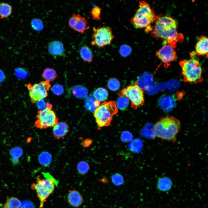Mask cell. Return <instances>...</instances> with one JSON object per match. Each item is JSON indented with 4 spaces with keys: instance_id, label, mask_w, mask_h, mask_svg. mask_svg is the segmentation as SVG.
<instances>
[{
    "instance_id": "29",
    "label": "cell",
    "mask_w": 208,
    "mask_h": 208,
    "mask_svg": "<svg viewBox=\"0 0 208 208\" xmlns=\"http://www.w3.org/2000/svg\"><path fill=\"white\" fill-rule=\"evenodd\" d=\"M132 49L129 45L124 44L122 45L120 49L119 52L120 55L123 57L129 56L131 53Z\"/></svg>"
},
{
    "instance_id": "33",
    "label": "cell",
    "mask_w": 208,
    "mask_h": 208,
    "mask_svg": "<svg viewBox=\"0 0 208 208\" xmlns=\"http://www.w3.org/2000/svg\"><path fill=\"white\" fill-rule=\"evenodd\" d=\"M82 88L81 86L80 87H78L75 88L73 90V93L77 97H84L86 96L87 93V90L85 88L83 91L81 92Z\"/></svg>"
},
{
    "instance_id": "37",
    "label": "cell",
    "mask_w": 208,
    "mask_h": 208,
    "mask_svg": "<svg viewBox=\"0 0 208 208\" xmlns=\"http://www.w3.org/2000/svg\"><path fill=\"white\" fill-rule=\"evenodd\" d=\"M77 21L76 15L74 13L73 14L72 17L70 19L68 24L69 27L71 28L74 29Z\"/></svg>"
},
{
    "instance_id": "17",
    "label": "cell",
    "mask_w": 208,
    "mask_h": 208,
    "mask_svg": "<svg viewBox=\"0 0 208 208\" xmlns=\"http://www.w3.org/2000/svg\"><path fill=\"white\" fill-rule=\"evenodd\" d=\"M79 53L81 58L85 62H91L93 58V53L91 49L84 45L80 49Z\"/></svg>"
},
{
    "instance_id": "12",
    "label": "cell",
    "mask_w": 208,
    "mask_h": 208,
    "mask_svg": "<svg viewBox=\"0 0 208 208\" xmlns=\"http://www.w3.org/2000/svg\"><path fill=\"white\" fill-rule=\"evenodd\" d=\"M49 53L53 56H65V50L63 44L58 40L49 42L48 45Z\"/></svg>"
},
{
    "instance_id": "2",
    "label": "cell",
    "mask_w": 208,
    "mask_h": 208,
    "mask_svg": "<svg viewBox=\"0 0 208 208\" xmlns=\"http://www.w3.org/2000/svg\"><path fill=\"white\" fill-rule=\"evenodd\" d=\"M181 128L180 121L167 116L162 118L154 125L153 131L156 137L162 140L175 142Z\"/></svg>"
},
{
    "instance_id": "30",
    "label": "cell",
    "mask_w": 208,
    "mask_h": 208,
    "mask_svg": "<svg viewBox=\"0 0 208 208\" xmlns=\"http://www.w3.org/2000/svg\"><path fill=\"white\" fill-rule=\"evenodd\" d=\"M101 9L98 6H95L93 8L91 11V15L92 19L96 20H100V14Z\"/></svg>"
},
{
    "instance_id": "15",
    "label": "cell",
    "mask_w": 208,
    "mask_h": 208,
    "mask_svg": "<svg viewBox=\"0 0 208 208\" xmlns=\"http://www.w3.org/2000/svg\"><path fill=\"white\" fill-rule=\"evenodd\" d=\"M68 131V126L65 122H58L53 126V134L57 139L64 137Z\"/></svg>"
},
{
    "instance_id": "3",
    "label": "cell",
    "mask_w": 208,
    "mask_h": 208,
    "mask_svg": "<svg viewBox=\"0 0 208 208\" xmlns=\"http://www.w3.org/2000/svg\"><path fill=\"white\" fill-rule=\"evenodd\" d=\"M157 16L148 3L144 1L139 2V8L131 19V23L136 29L145 28V32L151 31V24L156 21Z\"/></svg>"
},
{
    "instance_id": "25",
    "label": "cell",
    "mask_w": 208,
    "mask_h": 208,
    "mask_svg": "<svg viewBox=\"0 0 208 208\" xmlns=\"http://www.w3.org/2000/svg\"><path fill=\"white\" fill-rule=\"evenodd\" d=\"M129 103V100L125 97H120L117 100L116 106L121 110L127 109Z\"/></svg>"
},
{
    "instance_id": "38",
    "label": "cell",
    "mask_w": 208,
    "mask_h": 208,
    "mask_svg": "<svg viewBox=\"0 0 208 208\" xmlns=\"http://www.w3.org/2000/svg\"><path fill=\"white\" fill-rule=\"evenodd\" d=\"M135 141L133 142L132 143L131 146V149L132 150H133V151H138L139 150V149H141V141H139L138 140L137 143H136V140L134 141Z\"/></svg>"
},
{
    "instance_id": "32",
    "label": "cell",
    "mask_w": 208,
    "mask_h": 208,
    "mask_svg": "<svg viewBox=\"0 0 208 208\" xmlns=\"http://www.w3.org/2000/svg\"><path fill=\"white\" fill-rule=\"evenodd\" d=\"M16 76L18 78L23 79L25 78L27 75V71L23 68H16L15 71Z\"/></svg>"
},
{
    "instance_id": "7",
    "label": "cell",
    "mask_w": 208,
    "mask_h": 208,
    "mask_svg": "<svg viewBox=\"0 0 208 208\" xmlns=\"http://www.w3.org/2000/svg\"><path fill=\"white\" fill-rule=\"evenodd\" d=\"M120 97H125L131 101V107L136 109L142 105L144 102V92L137 82L128 86L121 91L118 94Z\"/></svg>"
},
{
    "instance_id": "19",
    "label": "cell",
    "mask_w": 208,
    "mask_h": 208,
    "mask_svg": "<svg viewBox=\"0 0 208 208\" xmlns=\"http://www.w3.org/2000/svg\"><path fill=\"white\" fill-rule=\"evenodd\" d=\"M10 153L11 156V160L14 165L19 164L20 163L19 158L23 154L22 149L19 147H16L10 150Z\"/></svg>"
},
{
    "instance_id": "26",
    "label": "cell",
    "mask_w": 208,
    "mask_h": 208,
    "mask_svg": "<svg viewBox=\"0 0 208 208\" xmlns=\"http://www.w3.org/2000/svg\"><path fill=\"white\" fill-rule=\"evenodd\" d=\"M31 25L34 30L37 31L42 30L44 28L42 22L39 18H34L32 19L31 22Z\"/></svg>"
},
{
    "instance_id": "24",
    "label": "cell",
    "mask_w": 208,
    "mask_h": 208,
    "mask_svg": "<svg viewBox=\"0 0 208 208\" xmlns=\"http://www.w3.org/2000/svg\"><path fill=\"white\" fill-rule=\"evenodd\" d=\"M52 159L51 155L47 152H44L39 155L38 160L39 162L42 165L47 166L50 164Z\"/></svg>"
},
{
    "instance_id": "16",
    "label": "cell",
    "mask_w": 208,
    "mask_h": 208,
    "mask_svg": "<svg viewBox=\"0 0 208 208\" xmlns=\"http://www.w3.org/2000/svg\"><path fill=\"white\" fill-rule=\"evenodd\" d=\"M76 16L77 21L73 29L83 34L85 31L89 28V27L87 26V22L85 17L81 16L79 14L76 15Z\"/></svg>"
},
{
    "instance_id": "18",
    "label": "cell",
    "mask_w": 208,
    "mask_h": 208,
    "mask_svg": "<svg viewBox=\"0 0 208 208\" xmlns=\"http://www.w3.org/2000/svg\"><path fill=\"white\" fill-rule=\"evenodd\" d=\"M172 182L171 180L167 177H163L159 179L157 183L158 189L162 191H166L170 190Z\"/></svg>"
},
{
    "instance_id": "31",
    "label": "cell",
    "mask_w": 208,
    "mask_h": 208,
    "mask_svg": "<svg viewBox=\"0 0 208 208\" xmlns=\"http://www.w3.org/2000/svg\"><path fill=\"white\" fill-rule=\"evenodd\" d=\"M112 181L116 185L122 184L123 182L122 177L119 174H116L113 175L112 177Z\"/></svg>"
},
{
    "instance_id": "5",
    "label": "cell",
    "mask_w": 208,
    "mask_h": 208,
    "mask_svg": "<svg viewBox=\"0 0 208 208\" xmlns=\"http://www.w3.org/2000/svg\"><path fill=\"white\" fill-rule=\"evenodd\" d=\"M195 53H192L191 59L180 62L184 81L191 83L202 81L203 69L199 61L194 58Z\"/></svg>"
},
{
    "instance_id": "28",
    "label": "cell",
    "mask_w": 208,
    "mask_h": 208,
    "mask_svg": "<svg viewBox=\"0 0 208 208\" xmlns=\"http://www.w3.org/2000/svg\"><path fill=\"white\" fill-rule=\"evenodd\" d=\"M108 86L111 90L116 91L119 89L120 84V82L117 79L114 78H111L108 81Z\"/></svg>"
},
{
    "instance_id": "13",
    "label": "cell",
    "mask_w": 208,
    "mask_h": 208,
    "mask_svg": "<svg viewBox=\"0 0 208 208\" xmlns=\"http://www.w3.org/2000/svg\"><path fill=\"white\" fill-rule=\"evenodd\" d=\"M67 198L69 204L74 207H79L83 203V198L79 192L75 190L69 191Z\"/></svg>"
},
{
    "instance_id": "8",
    "label": "cell",
    "mask_w": 208,
    "mask_h": 208,
    "mask_svg": "<svg viewBox=\"0 0 208 208\" xmlns=\"http://www.w3.org/2000/svg\"><path fill=\"white\" fill-rule=\"evenodd\" d=\"M52 107L51 104L47 103L46 108L38 112L37 120L35 123L36 127L45 129L53 127L58 122V119L54 112L52 110Z\"/></svg>"
},
{
    "instance_id": "14",
    "label": "cell",
    "mask_w": 208,
    "mask_h": 208,
    "mask_svg": "<svg viewBox=\"0 0 208 208\" xmlns=\"http://www.w3.org/2000/svg\"><path fill=\"white\" fill-rule=\"evenodd\" d=\"M208 42L207 37L201 36L199 38L195 46V53L198 55H208Z\"/></svg>"
},
{
    "instance_id": "4",
    "label": "cell",
    "mask_w": 208,
    "mask_h": 208,
    "mask_svg": "<svg viewBox=\"0 0 208 208\" xmlns=\"http://www.w3.org/2000/svg\"><path fill=\"white\" fill-rule=\"evenodd\" d=\"M45 178L40 179L37 178L36 183H33L31 188L35 190L40 200L39 208L43 207L44 203L54 190L55 185L57 182L53 177L48 173H43Z\"/></svg>"
},
{
    "instance_id": "39",
    "label": "cell",
    "mask_w": 208,
    "mask_h": 208,
    "mask_svg": "<svg viewBox=\"0 0 208 208\" xmlns=\"http://www.w3.org/2000/svg\"><path fill=\"white\" fill-rule=\"evenodd\" d=\"M47 103H45L43 100L37 101V106L40 110H42L47 108Z\"/></svg>"
},
{
    "instance_id": "11",
    "label": "cell",
    "mask_w": 208,
    "mask_h": 208,
    "mask_svg": "<svg viewBox=\"0 0 208 208\" xmlns=\"http://www.w3.org/2000/svg\"><path fill=\"white\" fill-rule=\"evenodd\" d=\"M156 55L163 62L166 64L170 63L177 57L174 48L166 43L156 52Z\"/></svg>"
},
{
    "instance_id": "34",
    "label": "cell",
    "mask_w": 208,
    "mask_h": 208,
    "mask_svg": "<svg viewBox=\"0 0 208 208\" xmlns=\"http://www.w3.org/2000/svg\"><path fill=\"white\" fill-rule=\"evenodd\" d=\"M52 91L55 94L60 95L64 91L63 88L62 86L59 85H55L52 88Z\"/></svg>"
},
{
    "instance_id": "40",
    "label": "cell",
    "mask_w": 208,
    "mask_h": 208,
    "mask_svg": "<svg viewBox=\"0 0 208 208\" xmlns=\"http://www.w3.org/2000/svg\"><path fill=\"white\" fill-rule=\"evenodd\" d=\"M5 75L3 72L0 70V83L2 82L5 79Z\"/></svg>"
},
{
    "instance_id": "21",
    "label": "cell",
    "mask_w": 208,
    "mask_h": 208,
    "mask_svg": "<svg viewBox=\"0 0 208 208\" xmlns=\"http://www.w3.org/2000/svg\"><path fill=\"white\" fill-rule=\"evenodd\" d=\"M93 95L96 100L101 102L106 100L107 99L108 94V92L105 89L100 88L94 91Z\"/></svg>"
},
{
    "instance_id": "35",
    "label": "cell",
    "mask_w": 208,
    "mask_h": 208,
    "mask_svg": "<svg viewBox=\"0 0 208 208\" xmlns=\"http://www.w3.org/2000/svg\"><path fill=\"white\" fill-rule=\"evenodd\" d=\"M132 138L131 134L130 132L125 131L123 132L121 135V138L122 140L124 142H127L130 141Z\"/></svg>"
},
{
    "instance_id": "36",
    "label": "cell",
    "mask_w": 208,
    "mask_h": 208,
    "mask_svg": "<svg viewBox=\"0 0 208 208\" xmlns=\"http://www.w3.org/2000/svg\"><path fill=\"white\" fill-rule=\"evenodd\" d=\"M21 208H35L34 204L31 201L24 200L21 204Z\"/></svg>"
},
{
    "instance_id": "10",
    "label": "cell",
    "mask_w": 208,
    "mask_h": 208,
    "mask_svg": "<svg viewBox=\"0 0 208 208\" xmlns=\"http://www.w3.org/2000/svg\"><path fill=\"white\" fill-rule=\"evenodd\" d=\"M51 86L50 82L46 81L33 85L29 83L27 88L31 102L35 103L47 97Z\"/></svg>"
},
{
    "instance_id": "6",
    "label": "cell",
    "mask_w": 208,
    "mask_h": 208,
    "mask_svg": "<svg viewBox=\"0 0 208 208\" xmlns=\"http://www.w3.org/2000/svg\"><path fill=\"white\" fill-rule=\"evenodd\" d=\"M118 112L115 102L105 101L95 109L94 114L98 128L100 129L110 125L113 116Z\"/></svg>"
},
{
    "instance_id": "22",
    "label": "cell",
    "mask_w": 208,
    "mask_h": 208,
    "mask_svg": "<svg viewBox=\"0 0 208 208\" xmlns=\"http://www.w3.org/2000/svg\"><path fill=\"white\" fill-rule=\"evenodd\" d=\"M21 204L18 198L12 197L7 198L2 208H20Z\"/></svg>"
},
{
    "instance_id": "9",
    "label": "cell",
    "mask_w": 208,
    "mask_h": 208,
    "mask_svg": "<svg viewBox=\"0 0 208 208\" xmlns=\"http://www.w3.org/2000/svg\"><path fill=\"white\" fill-rule=\"evenodd\" d=\"M93 30L91 42L92 46L102 48L111 44L114 36L110 27L103 26L94 28Z\"/></svg>"
},
{
    "instance_id": "1",
    "label": "cell",
    "mask_w": 208,
    "mask_h": 208,
    "mask_svg": "<svg viewBox=\"0 0 208 208\" xmlns=\"http://www.w3.org/2000/svg\"><path fill=\"white\" fill-rule=\"evenodd\" d=\"M177 27V22L173 18L167 16H160L156 21L151 34L153 37L164 40L175 48L177 43L181 42L184 39L183 35L178 33Z\"/></svg>"
},
{
    "instance_id": "23",
    "label": "cell",
    "mask_w": 208,
    "mask_h": 208,
    "mask_svg": "<svg viewBox=\"0 0 208 208\" xmlns=\"http://www.w3.org/2000/svg\"><path fill=\"white\" fill-rule=\"evenodd\" d=\"M42 76L46 81L49 82L54 80L57 77V74L54 69L47 68L44 70Z\"/></svg>"
},
{
    "instance_id": "20",
    "label": "cell",
    "mask_w": 208,
    "mask_h": 208,
    "mask_svg": "<svg viewBox=\"0 0 208 208\" xmlns=\"http://www.w3.org/2000/svg\"><path fill=\"white\" fill-rule=\"evenodd\" d=\"M12 12V7L9 3L5 2L0 3V17L2 18L10 16Z\"/></svg>"
},
{
    "instance_id": "27",
    "label": "cell",
    "mask_w": 208,
    "mask_h": 208,
    "mask_svg": "<svg viewBox=\"0 0 208 208\" xmlns=\"http://www.w3.org/2000/svg\"><path fill=\"white\" fill-rule=\"evenodd\" d=\"M89 169L88 164L85 161L80 162L77 166V170L78 173L84 175L86 173Z\"/></svg>"
}]
</instances>
